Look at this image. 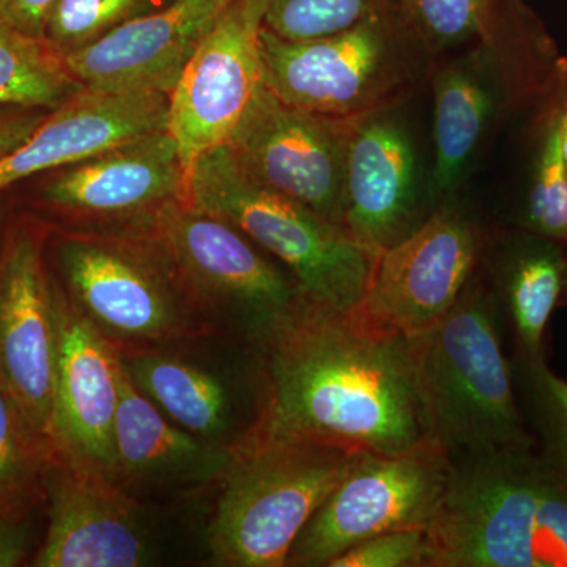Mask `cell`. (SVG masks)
<instances>
[{
    "label": "cell",
    "instance_id": "obj_1",
    "mask_svg": "<svg viewBox=\"0 0 567 567\" xmlns=\"http://www.w3.org/2000/svg\"><path fill=\"white\" fill-rule=\"evenodd\" d=\"M268 404L256 434L393 454L425 436L409 336L309 301L264 349Z\"/></svg>",
    "mask_w": 567,
    "mask_h": 567
},
{
    "label": "cell",
    "instance_id": "obj_2",
    "mask_svg": "<svg viewBox=\"0 0 567 567\" xmlns=\"http://www.w3.org/2000/svg\"><path fill=\"white\" fill-rule=\"evenodd\" d=\"M429 567H567V461L532 446L453 457Z\"/></svg>",
    "mask_w": 567,
    "mask_h": 567
},
{
    "label": "cell",
    "instance_id": "obj_3",
    "mask_svg": "<svg viewBox=\"0 0 567 567\" xmlns=\"http://www.w3.org/2000/svg\"><path fill=\"white\" fill-rule=\"evenodd\" d=\"M483 264L453 308L409 336L425 436L451 457L535 445Z\"/></svg>",
    "mask_w": 567,
    "mask_h": 567
},
{
    "label": "cell",
    "instance_id": "obj_4",
    "mask_svg": "<svg viewBox=\"0 0 567 567\" xmlns=\"http://www.w3.org/2000/svg\"><path fill=\"white\" fill-rule=\"evenodd\" d=\"M48 262L71 303L121 350L224 334L148 235L51 226Z\"/></svg>",
    "mask_w": 567,
    "mask_h": 567
},
{
    "label": "cell",
    "instance_id": "obj_5",
    "mask_svg": "<svg viewBox=\"0 0 567 567\" xmlns=\"http://www.w3.org/2000/svg\"><path fill=\"white\" fill-rule=\"evenodd\" d=\"M364 451L256 434L234 451L207 529L213 565L287 567L316 511Z\"/></svg>",
    "mask_w": 567,
    "mask_h": 567
},
{
    "label": "cell",
    "instance_id": "obj_6",
    "mask_svg": "<svg viewBox=\"0 0 567 567\" xmlns=\"http://www.w3.org/2000/svg\"><path fill=\"white\" fill-rule=\"evenodd\" d=\"M262 84L284 102L339 118L395 110L431 80L439 59L395 0L347 31L290 41L262 28Z\"/></svg>",
    "mask_w": 567,
    "mask_h": 567
},
{
    "label": "cell",
    "instance_id": "obj_7",
    "mask_svg": "<svg viewBox=\"0 0 567 567\" xmlns=\"http://www.w3.org/2000/svg\"><path fill=\"white\" fill-rule=\"evenodd\" d=\"M185 203L237 227L278 259L315 303L346 312L363 300L377 257L342 224L254 182L226 145L194 164Z\"/></svg>",
    "mask_w": 567,
    "mask_h": 567
},
{
    "label": "cell",
    "instance_id": "obj_8",
    "mask_svg": "<svg viewBox=\"0 0 567 567\" xmlns=\"http://www.w3.org/2000/svg\"><path fill=\"white\" fill-rule=\"evenodd\" d=\"M126 226L162 249L218 331L257 349L270 344L311 301L297 279L237 227L185 200H169Z\"/></svg>",
    "mask_w": 567,
    "mask_h": 567
},
{
    "label": "cell",
    "instance_id": "obj_9",
    "mask_svg": "<svg viewBox=\"0 0 567 567\" xmlns=\"http://www.w3.org/2000/svg\"><path fill=\"white\" fill-rule=\"evenodd\" d=\"M453 472V457L432 440L393 454L368 453L301 529L287 567H328L382 533L429 528Z\"/></svg>",
    "mask_w": 567,
    "mask_h": 567
},
{
    "label": "cell",
    "instance_id": "obj_10",
    "mask_svg": "<svg viewBox=\"0 0 567 567\" xmlns=\"http://www.w3.org/2000/svg\"><path fill=\"white\" fill-rule=\"evenodd\" d=\"M183 342L122 350L133 385L153 404L210 445L235 451L262 425L268 404L264 350L235 339L215 361Z\"/></svg>",
    "mask_w": 567,
    "mask_h": 567
},
{
    "label": "cell",
    "instance_id": "obj_11",
    "mask_svg": "<svg viewBox=\"0 0 567 567\" xmlns=\"http://www.w3.org/2000/svg\"><path fill=\"white\" fill-rule=\"evenodd\" d=\"M353 122L293 106L260 84L226 147L254 182L344 226Z\"/></svg>",
    "mask_w": 567,
    "mask_h": 567
},
{
    "label": "cell",
    "instance_id": "obj_12",
    "mask_svg": "<svg viewBox=\"0 0 567 567\" xmlns=\"http://www.w3.org/2000/svg\"><path fill=\"white\" fill-rule=\"evenodd\" d=\"M50 234V224L32 215L14 216L0 234V385L51 439L55 312Z\"/></svg>",
    "mask_w": 567,
    "mask_h": 567
},
{
    "label": "cell",
    "instance_id": "obj_13",
    "mask_svg": "<svg viewBox=\"0 0 567 567\" xmlns=\"http://www.w3.org/2000/svg\"><path fill=\"white\" fill-rule=\"evenodd\" d=\"M488 230L453 200L440 204L404 240L377 257L358 311L406 336L453 308L483 262Z\"/></svg>",
    "mask_w": 567,
    "mask_h": 567
},
{
    "label": "cell",
    "instance_id": "obj_14",
    "mask_svg": "<svg viewBox=\"0 0 567 567\" xmlns=\"http://www.w3.org/2000/svg\"><path fill=\"white\" fill-rule=\"evenodd\" d=\"M268 0H235L192 55L169 93L167 132L186 178L205 153L226 145L262 84L260 32Z\"/></svg>",
    "mask_w": 567,
    "mask_h": 567
},
{
    "label": "cell",
    "instance_id": "obj_15",
    "mask_svg": "<svg viewBox=\"0 0 567 567\" xmlns=\"http://www.w3.org/2000/svg\"><path fill=\"white\" fill-rule=\"evenodd\" d=\"M144 503L99 466L55 450L44 481L47 529L35 567H141L155 544Z\"/></svg>",
    "mask_w": 567,
    "mask_h": 567
},
{
    "label": "cell",
    "instance_id": "obj_16",
    "mask_svg": "<svg viewBox=\"0 0 567 567\" xmlns=\"http://www.w3.org/2000/svg\"><path fill=\"white\" fill-rule=\"evenodd\" d=\"M39 178L33 194L37 207L82 224L140 221L169 200H185L188 186L177 144L167 130L123 142Z\"/></svg>",
    "mask_w": 567,
    "mask_h": 567
},
{
    "label": "cell",
    "instance_id": "obj_17",
    "mask_svg": "<svg viewBox=\"0 0 567 567\" xmlns=\"http://www.w3.org/2000/svg\"><path fill=\"white\" fill-rule=\"evenodd\" d=\"M54 312L52 445L112 477L115 416L125 372L122 350L71 303L55 276Z\"/></svg>",
    "mask_w": 567,
    "mask_h": 567
},
{
    "label": "cell",
    "instance_id": "obj_18",
    "mask_svg": "<svg viewBox=\"0 0 567 567\" xmlns=\"http://www.w3.org/2000/svg\"><path fill=\"white\" fill-rule=\"evenodd\" d=\"M395 110L354 118L347 152L344 226L375 257L432 213L421 200L415 142Z\"/></svg>",
    "mask_w": 567,
    "mask_h": 567
},
{
    "label": "cell",
    "instance_id": "obj_19",
    "mask_svg": "<svg viewBox=\"0 0 567 567\" xmlns=\"http://www.w3.org/2000/svg\"><path fill=\"white\" fill-rule=\"evenodd\" d=\"M235 0H171L65 55L84 87L169 95L182 70Z\"/></svg>",
    "mask_w": 567,
    "mask_h": 567
},
{
    "label": "cell",
    "instance_id": "obj_20",
    "mask_svg": "<svg viewBox=\"0 0 567 567\" xmlns=\"http://www.w3.org/2000/svg\"><path fill=\"white\" fill-rule=\"evenodd\" d=\"M167 112V93L82 87L0 162V196L22 182L166 130Z\"/></svg>",
    "mask_w": 567,
    "mask_h": 567
},
{
    "label": "cell",
    "instance_id": "obj_21",
    "mask_svg": "<svg viewBox=\"0 0 567 567\" xmlns=\"http://www.w3.org/2000/svg\"><path fill=\"white\" fill-rule=\"evenodd\" d=\"M434 91L435 163L432 196L436 204L453 200L481 142L503 118L533 111L543 95L503 70L481 51L461 52L436 61Z\"/></svg>",
    "mask_w": 567,
    "mask_h": 567
},
{
    "label": "cell",
    "instance_id": "obj_22",
    "mask_svg": "<svg viewBox=\"0 0 567 567\" xmlns=\"http://www.w3.org/2000/svg\"><path fill=\"white\" fill-rule=\"evenodd\" d=\"M395 2L436 59L481 51L529 84L554 80L566 61L544 21L525 0Z\"/></svg>",
    "mask_w": 567,
    "mask_h": 567
},
{
    "label": "cell",
    "instance_id": "obj_23",
    "mask_svg": "<svg viewBox=\"0 0 567 567\" xmlns=\"http://www.w3.org/2000/svg\"><path fill=\"white\" fill-rule=\"evenodd\" d=\"M233 456L171 421L123 372L112 480L130 495L164 502L218 486Z\"/></svg>",
    "mask_w": 567,
    "mask_h": 567
},
{
    "label": "cell",
    "instance_id": "obj_24",
    "mask_svg": "<svg viewBox=\"0 0 567 567\" xmlns=\"http://www.w3.org/2000/svg\"><path fill=\"white\" fill-rule=\"evenodd\" d=\"M483 268L494 292L511 358H547L548 322L567 305V244L517 229L488 233Z\"/></svg>",
    "mask_w": 567,
    "mask_h": 567
},
{
    "label": "cell",
    "instance_id": "obj_25",
    "mask_svg": "<svg viewBox=\"0 0 567 567\" xmlns=\"http://www.w3.org/2000/svg\"><path fill=\"white\" fill-rule=\"evenodd\" d=\"M566 80L533 110V153L527 183L506 229L525 230L567 244V167L561 118Z\"/></svg>",
    "mask_w": 567,
    "mask_h": 567
},
{
    "label": "cell",
    "instance_id": "obj_26",
    "mask_svg": "<svg viewBox=\"0 0 567 567\" xmlns=\"http://www.w3.org/2000/svg\"><path fill=\"white\" fill-rule=\"evenodd\" d=\"M82 87L47 40L0 21V106L52 111Z\"/></svg>",
    "mask_w": 567,
    "mask_h": 567
},
{
    "label": "cell",
    "instance_id": "obj_27",
    "mask_svg": "<svg viewBox=\"0 0 567 567\" xmlns=\"http://www.w3.org/2000/svg\"><path fill=\"white\" fill-rule=\"evenodd\" d=\"M54 445L0 385V516L44 506Z\"/></svg>",
    "mask_w": 567,
    "mask_h": 567
},
{
    "label": "cell",
    "instance_id": "obj_28",
    "mask_svg": "<svg viewBox=\"0 0 567 567\" xmlns=\"http://www.w3.org/2000/svg\"><path fill=\"white\" fill-rule=\"evenodd\" d=\"M171 0H55L44 40L59 54L82 50L126 22L162 9Z\"/></svg>",
    "mask_w": 567,
    "mask_h": 567
},
{
    "label": "cell",
    "instance_id": "obj_29",
    "mask_svg": "<svg viewBox=\"0 0 567 567\" xmlns=\"http://www.w3.org/2000/svg\"><path fill=\"white\" fill-rule=\"evenodd\" d=\"M514 386L522 413L536 442L567 461V382L555 374L547 358H511Z\"/></svg>",
    "mask_w": 567,
    "mask_h": 567
},
{
    "label": "cell",
    "instance_id": "obj_30",
    "mask_svg": "<svg viewBox=\"0 0 567 567\" xmlns=\"http://www.w3.org/2000/svg\"><path fill=\"white\" fill-rule=\"evenodd\" d=\"M386 0H268L264 28L276 37L305 41L347 31Z\"/></svg>",
    "mask_w": 567,
    "mask_h": 567
},
{
    "label": "cell",
    "instance_id": "obj_31",
    "mask_svg": "<svg viewBox=\"0 0 567 567\" xmlns=\"http://www.w3.org/2000/svg\"><path fill=\"white\" fill-rule=\"evenodd\" d=\"M429 555L427 529H395L357 544L328 567H429Z\"/></svg>",
    "mask_w": 567,
    "mask_h": 567
},
{
    "label": "cell",
    "instance_id": "obj_32",
    "mask_svg": "<svg viewBox=\"0 0 567 567\" xmlns=\"http://www.w3.org/2000/svg\"><path fill=\"white\" fill-rule=\"evenodd\" d=\"M6 514L0 516V567L31 566L39 550L37 544V513Z\"/></svg>",
    "mask_w": 567,
    "mask_h": 567
},
{
    "label": "cell",
    "instance_id": "obj_33",
    "mask_svg": "<svg viewBox=\"0 0 567 567\" xmlns=\"http://www.w3.org/2000/svg\"><path fill=\"white\" fill-rule=\"evenodd\" d=\"M48 112L40 107L0 106V162L39 128Z\"/></svg>",
    "mask_w": 567,
    "mask_h": 567
},
{
    "label": "cell",
    "instance_id": "obj_34",
    "mask_svg": "<svg viewBox=\"0 0 567 567\" xmlns=\"http://www.w3.org/2000/svg\"><path fill=\"white\" fill-rule=\"evenodd\" d=\"M55 0H0V21L28 33L44 39V25Z\"/></svg>",
    "mask_w": 567,
    "mask_h": 567
},
{
    "label": "cell",
    "instance_id": "obj_35",
    "mask_svg": "<svg viewBox=\"0 0 567 567\" xmlns=\"http://www.w3.org/2000/svg\"><path fill=\"white\" fill-rule=\"evenodd\" d=\"M561 145H563V156H565V162H566V167H567V80H566L565 103H563Z\"/></svg>",
    "mask_w": 567,
    "mask_h": 567
},
{
    "label": "cell",
    "instance_id": "obj_36",
    "mask_svg": "<svg viewBox=\"0 0 567 567\" xmlns=\"http://www.w3.org/2000/svg\"><path fill=\"white\" fill-rule=\"evenodd\" d=\"M2 229H3V224L0 223V234H2Z\"/></svg>",
    "mask_w": 567,
    "mask_h": 567
}]
</instances>
